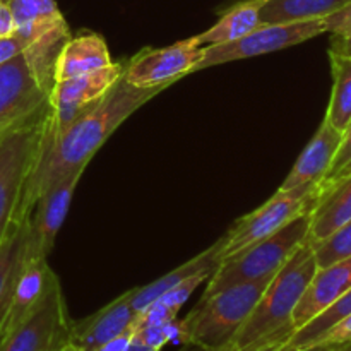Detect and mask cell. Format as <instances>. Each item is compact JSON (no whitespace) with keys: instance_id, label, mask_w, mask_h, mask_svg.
I'll return each instance as SVG.
<instances>
[{"instance_id":"cell-1","label":"cell","mask_w":351,"mask_h":351,"mask_svg":"<svg viewBox=\"0 0 351 351\" xmlns=\"http://www.w3.org/2000/svg\"><path fill=\"white\" fill-rule=\"evenodd\" d=\"M167 86L158 88H137L123 77L84 113L62 129L55 130L50 122L40 160L24 187L19 209V221H24L33 213L41 192L75 168H86L96 151L106 143L110 136L149 99L160 95Z\"/></svg>"},{"instance_id":"cell-2","label":"cell","mask_w":351,"mask_h":351,"mask_svg":"<svg viewBox=\"0 0 351 351\" xmlns=\"http://www.w3.org/2000/svg\"><path fill=\"white\" fill-rule=\"evenodd\" d=\"M317 271L307 242L271 278L263 297L242 328L232 338L237 351H252L273 341H288L293 335V312Z\"/></svg>"},{"instance_id":"cell-3","label":"cell","mask_w":351,"mask_h":351,"mask_svg":"<svg viewBox=\"0 0 351 351\" xmlns=\"http://www.w3.org/2000/svg\"><path fill=\"white\" fill-rule=\"evenodd\" d=\"M71 36H55L34 43L0 65V136L50 103L55 62Z\"/></svg>"},{"instance_id":"cell-4","label":"cell","mask_w":351,"mask_h":351,"mask_svg":"<svg viewBox=\"0 0 351 351\" xmlns=\"http://www.w3.org/2000/svg\"><path fill=\"white\" fill-rule=\"evenodd\" d=\"M50 103L0 136V247L19 225L24 187L33 173L50 129Z\"/></svg>"},{"instance_id":"cell-5","label":"cell","mask_w":351,"mask_h":351,"mask_svg":"<svg viewBox=\"0 0 351 351\" xmlns=\"http://www.w3.org/2000/svg\"><path fill=\"white\" fill-rule=\"evenodd\" d=\"M271 278L235 285L201 302L178 322V341L201 350H215L232 341L254 311Z\"/></svg>"},{"instance_id":"cell-6","label":"cell","mask_w":351,"mask_h":351,"mask_svg":"<svg viewBox=\"0 0 351 351\" xmlns=\"http://www.w3.org/2000/svg\"><path fill=\"white\" fill-rule=\"evenodd\" d=\"M311 213L293 219L274 235L237 250L225 257L209 278L202 297L218 293L230 287L250 281L273 278L295 254V250L307 242Z\"/></svg>"},{"instance_id":"cell-7","label":"cell","mask_w":351,"mask_h":351,"mask_svg":"<svg viewBox=\"0 0 351 351\" xmlns=\"http://www.w3.org/2000/svg\"><path fill=\"white\" fill-rule=\"evenodd\" d=\"M321 192V182L302 185L290 191L278 189V192L269 201L264 202L256 211L237 219L232 228L221 237L223 259L250 243L274 235L281 228L290 225L293 219L311 213L317 204Z\"/></svg>"},{"instance_id":"cell-8","label":"cell","mask_w":351,"mask_h":351,"mask_svg":"<svg viewBox=\"0 0 351 351\" xmlns=\"http://www.w3.org/2000/svg\"><path fill=\"white\" fill-rule=\"evenodd\" d=\"M71 326L60 280L50 269L36 307L2 343L0 351H53L69 341Z\"/></svg>"},{"instance_id":"cell-9","label":"cell","mask_w":351,"mask_h":351,"mask_svg":"<svg viewBox=\"0 0 351 351\" xmlns=\"http://www.w3.org/2000/svg\"><path fill=\"white\" fill-rule=\"evenodd\" d=\"M324 33L326 27L322 19L283 24H261L252 33L245 34L243 38L232 41V43L204 47V53H202L201 62L194 72L215 67V65L228 64V62L245 60V58L285 50V48L300 45Z\"/></svg>"},{"instance_id":"cell-10","label":"cell","mask_w":351,"mask_h":351,"mask_svg":"<svg viewBox=\"0 0 351 351\" xmlns=\"http://www.w3.org/2000/svg\"><path fill=\"white\" fill-rule=\"evenodd\" d=\"M204 47L197 36L177 41L170 47L144 48L127 60L123 79L137 88L171 86L184 75L192 74L201 62Z\"/></svg>"},{"instance_id":"cell-11","label":"cell","mask_w":351,"mask_h":351,"mask_svg":"<svg viewBox=\"0 0 351 351\" xmlns=\"http://www.w3.org/2000/svg\"><path fill=\"white\" fill-rule=\"evenodd\" d=\"M127 60L112 62L106 67L89 74L55 82L50 95L51 125L55 130L62 129L81 113L95 106L120 77H123Z\"/></svg>"},{"instance_id":"cell-12","label":"cell","mask_w":351,"mask_h":351,"mask_svg":"<svg viewBox=\"0 0 351 351\" xmlns=\"http://www.w3.org/2000/svg\"><path fill=\"white\" fill-rule=\"evenodd\" d=\"M84 168H75L64 177L57 178L48 185L38 197L33 213L29 216V235H27V250L36 256L48 257L53 249L55 239L65 221L72 195L81 180Z\"/></svg>"},{"instance_id":"cell-13","label":"cell","mask_w":351,"mask_h":351,"mask_svg":"<svg viewBox=\"0 0 351 351\" xmlns=\"http://www.w3.org/2000/svg\"><path fill=\"white\" fill-rule=\"evenodd\" d=\"M137 315L130 304V291H125L95 314L72 322L69 341L79 351H93L136 328Z\"/></svg>"},{"instance_id":"cell-14","label":"cell","mask_w":351,"mask_h":351,"mask_svg":"<svg viewBox=\"0 0 351 351\" xmlns=\"http://www.w3.org/2000/svg\"><path fill=\"white\" fill-rule=\"evenodd\" d=\"M341 139L343 132L335 129L326 119L322 120L321 127L314 134L307 147L302 151L297 163L293 165L280 189L290 191V189L302 187V185L322 182V178L328 175L329 168H331L336 153H338Z\"/></svg>"},{"instance_id":"cell-15","label":"cell","mask_w":351,"mask_h":351,"mask_svg":"<svg viewBox=\"0 0 351 351\" xmlns=\"http://www.w3.org/2000/svg\"><path fill=\"white\" fill-rule=\"evenodd\" d=\"M351 288V257L315 271L293 312V329H300ZM293 331V332H295Z\"/></svg>"},{"instance_id":"cell-16","label":"cell","mask_w":351,"mask_h":351,"mask_svg":"<svg viewBox=\"0 0 351 351\" xmlns=\"http://www.w3.org/2000/svg\"><path fill=\"white\" fill-rule=\"evenodd\" d=\"M14 33L29 47L55 36H71L67 21L55 0H9Z\"/></svg>"},{"instance_id":"cell-17","label":"cell","mask_w":351,"mask_h":351,"mask_svg":"<svg viewBox=\"0 0 351 351\" xmlns=\"http://www.w3.org/2000/svg\"><path fill=\"white\" fill-rule=\"evenodd\" d=\"M221 261H223V239H219L218 242L213 243V245L209 247V249H206L204 252L192 257L191 261L184 263L182 266L175 267L173 271H170V273L165 274V276L158 278V280H154L153 283L129 290L132 308L137 312V314H141V312L146 311L151 304H154L161 295L170 291L171 288H175L177 285L184 283V281L189 280V278L195 276V274L199 273L213 274Z\"/></svg>"},{"instance_id":"cell-18","label":"cell","mask_w":351,"mask_h":351,"mask_svg":"<svg viewBox=\"0 0 351 351\" xmlns=\"http://www.w3.org/2000/svg\"><path fill=\"white\" fill-rule=\"evenodd\" d=\"M106 41L98 33L71 36L58 51L55 62V82L89 74L112 64Z\"/></svg>"},{"instance_id":"cell-19","label":"cell","mask_w":351,"mask_h":351,"mask_svg":"<svg viewBox=\"0 0 351 351\" xmlns=\"http://www.w3.org/2000/svg\"><path fill=\"white\" fill-rule=\"evenodd\" d=\"M322 185V184H321ZM351 219V173L322 185L317 204L311 211L307 243L319 242Z\"/></svg>"},{"instance_id":"cell-20","label":"cell","mask_w":351,"mask_h":351,"mask_svg":"<svg viewBox=\"0 0 351 351\" xmlns=\"http://www.w3.org/2000/svg\"><path fill=\"white\" fill-rule=\"evenodd\" d=\"M264 3H266V0H242V2L232 5L219 17L215 26H211L204 33L197 34L199 43L202 47L232 43V41H237L245 34L252 33L263 24L261 10H263Z\"/></svg>"},{"instance_id":"cell-21","label":"cell","mask_w":351,"mask_h":351,"mask_svg":"<svg viewBox=\"0 0 351 351\" xmlns=\"http://www.w3.org/2000/svg\"><path fill=\"white\" fill-rule=\"evenodd\" d=\"M351 0H266L261 10L263 24L324 19L348 5Z\"/></svg>"},{"instance_id":"cell-22","label":"cell","mask_w":351,"mask_h":351,"mask_svg":"<svg viewBox=\"0 0 351 351\" xmlns=\"http://www.w3.org/2000/svg\"><path fill=\"white\" fill-rule=\"evenodd\" d=\"M27 233H29V218L21 221L10 232L3 245L0 247V326L5 317L14 285H16L21 267H23L24 256H26Z\"/></svg>"},{"instance_id":"cell-23","label":"cell","mask_w":351,"mask_h":351,"mask_svg":"<svg viewBox=\"0 0 351 351\" xmlns=\"http://www.w3.org/2000/svg\"><path fill=\"white\" fill-rule=\"evenodd\" d=\"M332 72V91L324 119L339 132L351 123V58L329 53Z\"/></svg>"},{"instance_id":"cell-24","label":"cell","mask_w":351,"mask_h":351,"mask_svg":"<svg viewBox=\"0 0 351 351\" xmlns=\"http://www.w3.org/2000/svg\"><path fill=\"white\" fill-rule=\"evenodd\" d=\"M351 314V288L346 291L345 295L338 298L336 302H332L326 311H322L321 314L315 315L312 321H308L307 324L302 326L300 329L293 332L290 336V339L287 341V348L291 350H305L308 345L315 341L317 338H321L326 331L336 326L338 322H341L343 319L348 317Z\"/></svg>"},{"instance_id":"cell-25","label":"cell","mask_w":351,"mask_h":351,"mask_svg":"<svg viewBox=\"0 0 351 351\" xmlns=\"http://www.w3.org/2000/svg\"><path fill=\"white\" fill-rule=\"evenodd\" d=\"M314 252L317 269L332 266L351 257V219L319 242L308 243Z\"/></svg>"},{"instance_id":"cell-26","label":"cell","mask_w":351,"mask_h":351,"mask_svg":"<svg viewBox=\"0 0 351 351\" xmlns=\"http://www.w3.org/2000/svg\"><path fill=\"white\" fill-rule=\"evenodd\" d=\"M351 346V314L343 319L304 351H338Z\"/></svg>"},{"instance_id":"cell-27","label":"cell","mask_w":351,"mask_h":351,"mask_svg":"<svg viewBox=\"0 0 351 351\" xmlns=\"http://www.w3.org/2000/svg\"><path fill=\"white\" fill-rule=\"evenodd\" d=\"M209 278H211V274L209 273L195 274V276L189 278V280H185L184 283L177 285V287L171 288L170 291H167L165 295H161L156 302H160L163 307H167L168 311H171L173 314L178 315L180 308L184 307V304L189 300V297L194 293L195 288H197L202 281L209 280Z\"/></svg>"},{"instance_id":"cell-28","label":"cell","mask_w":351,"mask_h":351,"mask_svg":"<svg viewBox=\"0 0 351 351\" xmlns=\"http://www.w3.org/2000/svg\"><path fill=\"white\" fill-rule=\"evenodd\" d=\"M351 173V123L346 127V130L343 132L341 144L338 147V153H336L335 160H332L331 168H329L328 175L322 178V185H329L332 182L339 180V178L346 177Z\"/></svg>"},{"instance_id":"cell-29","label":"cell","mask_w":351,"mask_h":351,"mask_svg":"<svg viewBox=\"0 0 351 351\" xmlns=\"http://www.w3.org/2000/svg\"><path fill=\"white\" fill-rule=\"evenodd\" d=\"M326 33H331L332 36H350L351 34V2L343 9L336 10L331 16L324 17Z\"/></svg>"},{"instance_id":"cell-30","label":"cell","mask_w":351,"mask_h":351,"mask_svg":"<svg viewBox=\"0 0 351 351\" xmlns=\"http://www.w3.org/2000/svg\"><path fill=\"white\" fill-rule=\"evenodd\" d=\"M27 48H29V45L23 38L17 36L16 33H10L9 36L0 38V65L9 62L10 58L17 57L24 50H27Z\"/></svg>"},{"instance_id":"cell-31","label":"cell","mask_w":351,"mask_h":351,"mask_svg":"<svg viewBox=\"0 0 351 351\" xmlns=\"http://www.w3.org/2000/svg\"><path fill=\"white\" fill-rule=\"evenodd\" d=\"M329 53L351 58V34L350 36H332L329 45Z\"/></svg>"},{"instance_id":"cell-32","label":"cell","mask_w":351,"mask_h":351,"mask_svg":"<svg viewBox=\"0 0 351 351\" xmlns=\"http://www.w3.org/2000/svg\"><path fill=\"white\" fill-rule=\"evenodd\" d=\"M10 33H14L12 12H10L7 3L0 2V38L9 36Z\"/></svg>"},{"instance_id":"cell-33","label":"cell","mask_w":351,"mask_h":351,"mask_svg":"<svg viewBox=\"0 0 351 351\" xmlns=\"http://www.w3.org/2000/svg\"><path fill=\"white\" fill-rule=\"evenodd\" d=\"M285 345H287V341H273V343H267V345L261 346V348H256L252 351H280Z\"/></svg>"},{"instance_id":"cell-34","label":"cell","mask_w":351,"mask_h":351,"mask_svg":"<svg viewBox=\"0 0 351 351\" xmlns=\"http://www.w3.org/2000/svg\"><path fill=\"white\" fill-rule=\"evenodd\" d=\"M53 351H79V350L75 348V346L72 345L71 341H65L64 345H60V346H58V348H55Z\"/></svg>"},{"instance_id":"cell-35","label":"cell","mask_w":351,"mask_h":351,"mask_svg":"<svg viewBox=\"0 0 351 351\" xmlns=\"http://www.w3.org/2000/svg\"><path fill=\"white\" fill-rule=\"evenodd\" d=\"M201 351H237L235 346L232 345V341L226 343V345L219 346V348H215V350H201Z\"/></svg>"},{"instance_id":"cell-36","label":"cell","mask_w":351,"mask_h":351,"mask_svg":"<svg viewBox=\"0 0 351 351\" xmlns=\"http://www.w3.org/2000/svg\"><path fill=\"white\" fill-rule=\"evenodd\" d=\"M280 351H304V350H291V348H287V346H283Z\"/></svg>"},{"instance_id":"cell-37","label":"cell","mask_w":351,"mask_h":351,"mask_svg":"<svg viewBox=\"0 0 351 351\" xmlns=\"http://www.w3.org/2000/svg\"><path fill=\"white\" fill-rule=\"evenodd\" d=\"M338 351H351V346H350V348H345V350H338Z\"/></svg>"},{"instance_id":"cell-38","label":"cell","mask_w":351,"mask_h":351,"mask_svg":"<svg viewBox=\"0 0 351 351\" xmlns=\"http://www.w3.org/2000/svg\"><path fill=\"white\" fill-rule=\"evenodd\" d=\"M0 2H3V3H9V0H0Z\"/></svg>"}]
</instances>
